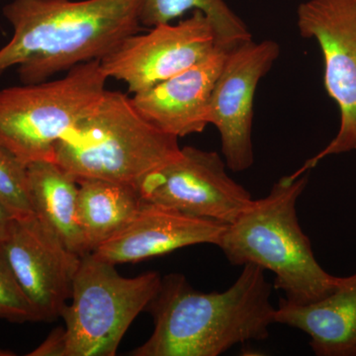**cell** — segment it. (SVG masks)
<instances>
[{"instance_id": "6da1fadb", "label": "cell", "mask_w": 356, "mask_h": 356, "mask_svg": "<svg viewBox=\"0 0 356 356\" xmlns=\"http://www.w3.org/2000/svg\"><path fill=\"white\" fill-rule=\"evenodd\" d=\"M142 1L13 0L3 7L13 34L0 48V76L17 67L23 83H38L102 60L140 32Z\"/></svg>"}, {"instance_id": "7a4b0ae2", "label": "cell", "mask_w": 356, "mask_h": 356, "mask_svg": "<svg viewBox=\"0 0 356 356\" xmlns=\"http://www.w3.org/2000/svg\"><path fill=\"white\" fill-rule=\"evenodd\" d=\"M273 285L266 270L243 266L228 289L204 293L182 274L161 278V286L146 310L154 329L134 356H218L250 341H264L275 323Z\"/></svg>"}, {"instance_id": "3957f363", "label": "cell", "mask_w": 356, "mask_h": 356, "mask_svg": "<svg viewBox=\"0 0 356 356\" xmlns=\"http://www.w3.org/2000/svg\"><path fill=\"white\" fill-rule=\"evenodd\" d=\"M308 180V172L280 178L226 226L217 245L233 266L252 264L273 273L274 288L299 305L324 298L341 280L320 266L299 224L297 201Z\"/></svg>"}, {"instance_id": "277c9868", "label": "cell", "mask_w": 356, "mask_h": 356, "mask_svg": "<svg viewBox=\"0 0 356 356\" xmlns=\"http://www.w3.org/2000/svg\"><path fill=\"white\" fill-rule=\"evenodd\" d=\"M177 137L159 131L119 91L105 90L54 149L53 161L76 178L135 185L177 158Z\"/></svg>"}, {"instance_id": "5b68a950", "label": "cell", "mask_w": 356, "mask_h": 356, "mask_svg": "<svg viewBox=\"0 0 356 356\" xmlns=\"http://www.w3.org/2000/svg\"><path fill=\"white\" fill-rule=\"evenodd\" d=\"M107 79L92 60L56 81L1 89L0 145L27 165L53 161L56 145L99 102Z\"/></svg>"}, {"instance_id": "8992f818", "label": "cell", "mask_w": 356, "mask_h": 356, "mask_svg": "<svg viewBox=\"0 0 356 356\" xmlns=\"http://www.w3.org/2000/svg\"><path fill=\"white\" fill-rule=\"evenodd\" d=\"M149 271L126 278L114 264L88 254L81 259L72 303L65 306L63 356H113L124 334L140 312L146 310L161 283Z\"/></svg>"}, {"instance_id": "52a82bcc", "label": "cell", "mask_w": 356, "mask_h": 356, "mask_svg": "<svg viewBox=\"0 0 356 356\" xmlns=\"http://www.w3.org/2000/svg\"><path fill=\"white\" fill-rule=\"evenodd\" d=\"M301 36L315 39L324 58L327 95L341 113L339 132L293 175L310 172L330 156L356 151V0H308L297 10Z\"/></svg>"}, {"instance_id": "ba28073f", "label": "cell", "mask_w": 356, "mask_h": 356, "mask_svg": "<svg viewBox=\"0 0 356 356\" xmlns=\"http://www.w3.org/2000/svg\"><path fill=\"white\" fill-rule=\"evenodd\" d=\"M227 168L216 152L184 147L177 158L143 178L137 189L146 202L228 226L254 199L229 177Z\"/></svg>"}, {"instance_id": "9c48e42d", "label": "cell", "mask_w": 356, "mask_h": 356, "mask_svg": "<svg viewBox=\"0 0 356 356\" xmlns=\"http://www.w3.org/2000/svg\"><path fill=\"white\" fill-rule=\"evenodd\" d=\"M219 50L209 18L195 10L177 24L158 25L147 34L128 37L100 60V65L107 79L122 81L136 95L200 64Z\"/></svg>"}, {"instance_id": "30bf717a", "label": "cell", "mask_w": 356, "mask_h": 356, "mask_svg": "<svg viewBox=\"0 0 356 356\" xmlns=\"http://www.w3.org/2000/svg\"><path fill=\"white\" fill-rule=\"evenodd\" d=\"M280 54L273 40L252 39L227 51L211 96L209 124L220 134L222 158L232 172H245L254 165L255 91Z\"/></svg>"}, {"instance_id": "8fae6325", "label": "cell", "mask_w": 356, "mask_h": 356, "mask_svg": "<svg viewBox=\"0 0 356 356\" xmlns=\"http://www.w3.org/2000/svg\"><path fill=\"white\" fill-rule=\"evenodd\" d=\"M14 275L43 322L62 316L81 259L36 217L13 219L1 242Z\"/></svg>"}, {"instance_id": "7c38bea8", "label": "cell", "mask_w": 356, "mask_h": 356, "mask_svg": "<svg viewBox=\"0 0 356 356\" xmlns=\"http://www.w3.org/2000/svg\"><path fill=\"white\" fill-rule=\"evenodd\" d=\"M225 229L221 222L144 201L131 222L91 254L114 266L145 261L199 243L217 245Z\"/></svg>"}, {"instance_id": "4fadbf2b", "label": "cell", "mask_w": 356, "mask_h": 356, "mask_svg": "<svg viewBox=\"0 0 356 356\" xmlns=\"http://www.w3.org/2000/svg\"><path fill=\"white\" fill-rule=\"evenodd\" d=\"M227 51L131 97L137 111L161 132L184 138L202 133L209 124L211 96Z\"/></svg>"}, {"instance_id": "5bb4252c", "label": "cell", "mask_w": 356, "mask_h": 356, "mask_svg": "<svg viewBox=\"0 0 356 356\" xmlns=\"http://www.w3.org/2000/svg\"><path fill=\"white\" fill-rule=\"evenodd\" d=\"M275 323L308 334L317 356H356V273L341 277L334 291L313 303L281 299Z\"/></svg>"}, {"instance_id": "9a60e30c", "label": "cell", "mask_w": 356, "mask_h": 356, "mask_svg": "<svg viewBox=\"0 0 356 356\" xmlns=\"http://www.w3.org/2000/svg\"><path fill=\"white\" fill-rule=\"evenodd\" d=\"M30 199L34 216L51 229L70 252L88 254L79 220V182L51 159L27 165Z\"/></svg>"}, {"instance_id": "2e32d148", "label": "cell", "mask_w": 356, "mask_h": 356, "mask_svg": "<svg viewBox=\"0 0 356 356\" xmlns=\"http://www.w3.org/2000/svg\"><path fill=\"white\" fill-rule=\"evenodd\" d=\"M77 182V220L91 254L131 222L144 200L135 185L98 179Z\"/></svg>"}, {"instance_id": "e0dca14e", "label": "cell", "mask_w": 356, "mask_h": 356, "mask_svg": "<svg viewBox=\"0 0 356 356\" xmlns=\"http://www.w3.org/2000/svg\"><path fill=\"white\" fill-rule=\"evenodd\" d=\"M195 10L209 18L222 50L231 51L252 39L248 26L225 0H143L140 24L151 28L168 24L188 11Z\"/></svg>"}, {"instance_id": "ac0fdd59", "label": "cell", "mask_w": 356, "mask_h": 356, "mask_svg": "<svg viewBox=\"0 0 356 356\" xmlns=\"http://www.w3.org/2000/svg\"><path fill=\"white\" fill-rule=\"evenodd\" d=\"M0 205L14 218L34 216L27 165L0 145Z\"/></svg>"}, {"instance_id": "d6986e66", "label": "cell", "mask_w": 356, "mask_h": 356, "mask_svg": "<svg viewBox=\"0 0 356 356\" xmlns=\"http://www.w3.org/2000/svg\"><path fill=\"white\" fill-rule=\"evenodd\" d=\"M0 318L13 323L43 322L9 266L0 242Z\"/></svg>"}, {"instance_id": "ffe728a7", "label": "cell", "mask_w": 356, "mask_h": 356, "mask_svg": "<svg viewBox=\"0 0 356 356\" xmlns=\"http://www.w3.org/2000/svg\"><path fill=\"white\" fill-rule=\"evenodd\" d=\"M64 344H63V329L58 327L50 336L47 337L41 346L32 353H28L30 356H63Z\"/></svg>"}, {"instance_id": "44dd1931", "label": "cell", "mask_w": 356, "mask_h": 356, "mask_svg": "<svg viewBox=\"0 0 356 356\" xmlns=\"http://www.w3.org/2000/svg\"><path fill=\"white\" fill-rule=\"evenodd\" d=\"M14 218L0 205V242L8 235Z\"/></svg>"}, {"instance_id": "7402d4cb", "label": "cell", "mask_w": 356, "mask_h": 356, "mask_svg": "<svg viewBox=\"0 0 356 356\" xmlns=\"http://www.w3.org/2000/svg\"><path fill=\"white\" fill-rule=\"evenodd\" d=\"M15 355V353L13 351L8 350H3V348H0V356H13Z\"/></svg>"}]
</instances>
